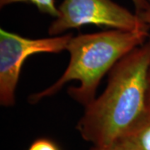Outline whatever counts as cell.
Instances as JSON below:
<instances>
[{"label":"cell","mask_w":150,"mask_h":150,"mask_svg":"<svg viewBox=\"0 0 150 150\" xmlns=\"http://www.w3.org/2000/svg\"><path fill=\"white\" fill-rule=\"evenodd\" d=\"M148 83H149V87H148V105L150 107V67H149V70Z\"/></svg>","instance_id":"cell-11"},{"label":"cell","mask_w":150,"mask_h":150,"mask_svg":"<svg viewBox=\"0 0 150 150\" xmlns=\"http://www.w3.org/2000/svg\"><path fill=\"white\" fill-rule=\"evenodd\" d=\"M150 30L123 31L108 29L71 38L67 47L69 61L65 71L52 85L29 96V103H37L58 93L72 81L79 85L68 88L73 99L86 107L96 98L103 78L123 57L144 43Z\"/></svg>","instance_id":"cell-2"},{"label":"cell","mask_w":150,"mask_h":150,"mask_svg":"<svg viewBox=\"0 0 150 150\" xmlns=\"http://www.w3.org/2000/svg\"><path fill=\"white\" fill-rule=\"evenodd\" d=\"M58 10V16L48 27L49 36L62 35L85 25L123 31L149 30L139 13L113 0H62Z\"/></svg>","instance_id":"cell-3"},{"label":"cell","mask_w":150,"mask_h":150,"mask_svg":"<svg viewBox=\"0 0 150 150\" xmlns=\"http://www.w3.org/2000/svg\"><path fill=\"white\" fill-rule=\"evenodd\" d=\"M134 150H150V107L121 139Z\"/></svg>","instance_id":"cell-5"},{"label":"cell","mask_w":150,"mask_h":150,"mask_svg":"<svg viewBox=\"0 0 150 150\" xmlns=\"http://www.w3.org/2000/svg\"><path fill=\"white\" fill-rule=\"evenodd\" d=\"M90 150H134L125 141L119 139L112 144L103 146H93Z\"/></svg>","instance_id":"cell-8"},{"label":"cell","mask_w":150,"mask_h":150,"mask_svg":"<svg viewBox=\"0 0 150 150\" xmlns=\"http://www.w3.org/2000/svg\"><path fill=\"white\" fill-rule=\"evenodd\" d=\"M28 3L35 6L38 10L42 13L48 14L55 18L59 14L58 6H56L55 0H0V8H3L7 6L14 4Z\"/></svg>","instance_id":"cell-6"},{"label":"cell","mask_w":150,"mask_h":150,"mask_svg":"<svg viewBox=\"0 0 150 150\" xmlns=\"http://www.w3.org/2000/svg\"><path fill=\"white\" fill-rule=\"evenodd\" d=\"M28 150H60V149L53 140L40 138L34 140Z\"/></svg>","instance_id":"cell-7"},{"label":"cell","mask_w":150,"mask_h":150,"mask_svg":"<svg viewBox=\"0 0 150 150\" xmlns=\"http://www.w3.org/2000/svg\"><path fill=\"white\" fill-rule=\"evenodd\" d=\"M131 1L135 7L136 13L139 14L144 10L148 6V0H131Z\"/></svg>","instance_id":"cell-9"},{"label":"cell","mask_w":150,"mask_h":150,"mask_svg":"<svg viewBox=\"0 0 150 150\" xmlns=\"http://www.w3.org/2000/svg\"><path fill=\"white\" fill-rule=\"evenodd\" d=\"M139 15L150 30V0H148L147 8L141 13H139Z\"/></svg>","instance_id":"cell-10"},{"label":"cell","mask_w":150,"mask_h":150,"mask_svg":"<svg viewBox=\"0 0 150 150\" xmlns=\"http://www.w3.org/2000/svg\"><path fill=\"white\" fill-rule=\"evenodd\" d=\"M73 35L30 38L0 29V104L11 107L16 102V90L22 68L29 57L38 54H59L67 49Z\"/></svg>","instance_id":"cell-4"},{"label":"cell","mask_w":150,"mask_h":150,"mask_svg":"<svg viewBox=\"0 0 150 150\" xmlns=\"http://www.w3.org/2000/svg\"><path fill=\"white\" fill-rule=\"evenodd\" d=\"M150 39L123 57L108 74L104 91L88 105L77 124L81 137L93 146L121 139L148 105Z\"/></svg>","instance_id":"cell-1"}]
</instances>
